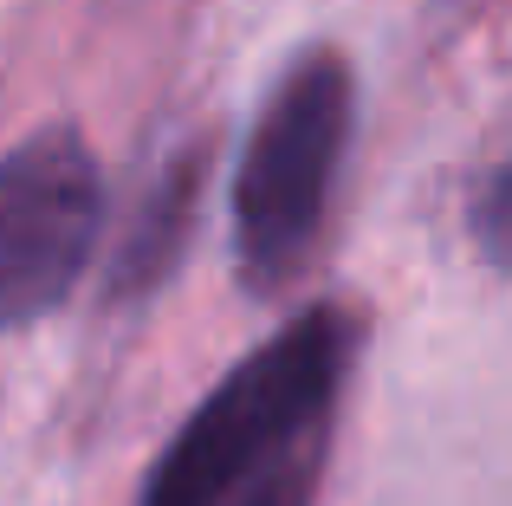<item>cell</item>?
<instances>
[{
    "label": "cell",
    "mask_w": 512,
    "mask_h": 506,
    "mask_svg": "<svg viewBox=\"0 0 512 506\" xmlns=\"http://www.w3.org/2000/svg\"><path fill=\"white\" fill-rule=\"evenodd\" d=\"M357 338L350 305H312L253 344L169 435L137 506H312Z\"/></svg>",
    "instance_id": "obj_1"
},
{
    "label": "cell",
    "mask_w": 512,
    "mask_h": 506,
    "mask_svg": "<svg viewBox=\"0 0 512 506\" xmlns=\"http://www.w3.org/2000/svg\"><path fill=\"white\" fill-rule=\"evenodd\" d=\"M357 78L338 46H305L266 91L234 163V260L253 292H279L318 247L344 169Z\"/></svg>",
    "instance_id": "obj_2"
},
{
    "label": "cell",
    "mask_w": 512,
    "mask_h": 506,
    "mask_svg": "<svg viewBox=\"0 0 512 506\" xmlns=\"http://www.w3.org/2000/svg\"><path fill=\"white\" fill-rule=\"evenodd\" d=\"M104 228V176L72 124H39L0 163V318L26 331L85 279Z\"/></svg>",
    "instance_id": "obj_3"
},
{
    "label": "cell",
    "mask_w": 512,
    "mask_h": 506,
    "mask_svg": "<svg viewBox=\"0 0 512 506\" xmlns=\"http://www.w3.org/2000/svg\"><path fill=\"white\" fill-rule=\"evenodd\" d=\"M208 163H214V130H201V137H188L182 150L156 169L150 189L137 195V215L124 221V241H117L111 266H104V292H111L117 305L150 299V292L175 273L188 234H195V215H201Z\"/></svg>",
    "instance_id": "obj_4"
},
{
    "label": "cell",
    "mask_w": 512,
    "mask_h": 506,
    "mask_svg": "<svg viewBox=\"0 0 512 506\" xmlns=\"http://www.w3.org/2000/svg\"><path fill=\"white\" fill-rule=\"evenodd\" d=\"M467 241L493 273H512V156L467 189Z\"/></svg>",
    "instance_id": "obj_5"
}]
</instances>
